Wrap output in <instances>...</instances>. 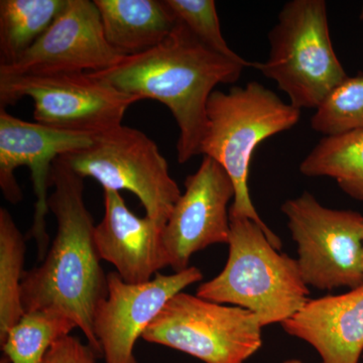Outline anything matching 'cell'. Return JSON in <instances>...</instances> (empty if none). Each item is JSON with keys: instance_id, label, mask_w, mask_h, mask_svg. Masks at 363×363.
<instances>
[{"instance_id": "6da1fadb", "label": "cell", "mask_w": 363, "mask_h": 363, "mask_svg": "<svg viewBox=\"0 0 363 363\" xmlns=\"http://www.w3.org/2000/svg\"><path fill=\"white\" fill-rule=\"evenodd\" d=\"M49 210L57 233L40 266L26 271L21 283L23 311L63 315L84 334L102 357L93 330V316L107 296V274L94 241V220L84 201V179L61 160L52 162Z\"/></svg>"}, {"instance_id": "7a4b0ae2", "label": "cell", "mask_w": 363, "mask_h": 363, "mask_svg": "<svg viewBox=\"0 0 363 363\" xmlns=\"http://www.w3.org/2000/svg\"><path fill=\"white\" fill-rule=\"evenodd\" d=\"M247 68L202 44L178 21L167 39L154 49L124 57L117 65L91 72L117 90L161 102L173 114L180 130L178 162L197 155L207 124V104L215 87L233 84Z\"/></svg>"}, {"instance_id": "3957f363", "label": "cell", "mask_w": 363, "mask_h": 363, "mask_svg": "<svg viewBox=\"0 0 363 363\" xmlns=\"http://www.w3.org/2000/svg\"><path fill=\"white\" fill-rule=\"evenodd\" d=\"M301 111L286 104L259 82L228 92L215 90L208 100L207 124L200 155L209 157L225 169L235 189L229 213L245 216L266 231L272 247L281 250V240L257 213L248 188L253 152L267 138L291 130L300 121Z\"/></svg>"}, {"instance_id": "277c9868", "label": "cell", "mask_w": 363, "mask_h": 363, "mask_svg": "<svg viewBox=\"0 0 363 363\" xmlns=\"http://www.w3.org/2000/svg\"><path fill=\"white\" fill-rule=\"evenodd\" d=\"M228 259L220 274L198 286L196 296L252 312L262 327L281 323L309 302L297 259L279 252L252 219L229 213Z\"/></svg>"}, {"instance_id": "5b68a950", "label": "cell", "mask_w": 363, "mask_h": 363, "mask_svg": "<svg viewBox=\"0 0 363 363\" xmlns=\"http://www.w3.org/2000/svg\"><path fill=\"white\" fill-rule=\"evenodd\" d=\"M269 42V58L255 69L274 80L300 111L317 109L348 77L332 45L324 0L286 2Z\"/></svg>"}, {"instance_id": "8992f818", "label": "cell", "mask_w": 363, "mask_h": 363, "mask_svg": "<svg viewBox=\"0 0 363 363\" xmlns=\"http://www.w3.org/2000/svg\"><path fill=\"white\" fill-rule=\"evenodd\" d=\"M59 159L83 179H94L104 190L133 193L147 216L162 225H166L182 195L157 143L143 131L123 124L94 135L89 147Z\"/></svg>"}, {"instance_id": "52a82bcc", "label": "cell", "mask_w": 363, "mask_h": 363, "mask_svg": "<svg viewBox=\"0 0 363 363\" xmlns=\"http://www.w3.org/2000/svg\"><path fill=\"white\" fill-rule=\"evenodd\" d=\"M262 328L247 309L181 292L167 303L143 339L204 363H245L262 347Z\"/></svg>"}, {"instance_id": "ba28073f", "label": "cell", "mask_w": 363, "mask_h": 363, "mask_svg": "<svg viewBox=\"0 0 363 363\" xmlns=\"http://www.w3.org/2000/svg\"><path fill=\"white\" fill-rule=\"evenodd\" d=\"M32 98L35 123L97 135L121 125L140 98L117 90L91 72L0 77V108Z\"/></svg>"}, {"instance_id": "9c48e42d", "label": "cell", "mask_w": 363, "mask_h": 363, "mask_svg": "<svg viewBox=\"0 0 363 363\" xmlns=\"http://www.w3.org/2000/svg\"><path fill=\"white\" fill-rule=\"evenodd\" d=\"M281 210L306 285L321 291L363 285L362 214L325 207L307 191L286 200Z\"/></svg>"}, {"instance_id": "30bf717a", "label": "cell", "mask_w": 363, "mask_h": 363, "mask_svg": "<svg viewBox=\"0 0 363 363\" xmlns=\"http://www.w3.org/2000/svg\"><path fill=\"white\" fill-rule=\"evenodd\" d=\"M93 142L94 135L28 123L0 108V188L6 201L18 204L23 196L14 171L20 167L30 169L35 204L30 238L37 243L39 262L49 250L45 217L50 211L48 189L52 162L63 155L89 147Z\"/></svg>"}, {"instance_id": "8fae6325", "label": "cell", "mask_w": 363, "mask_h": 363, "mask_svg": "<svg viewBox=\"0 0 363 363\" xmlns=\"http://www.w3.org/2000/svg\"><path fill=\"white\" fill-rule=\"evenodd\" d=\"M202 279L196 267L169 276L159 272L143 284L126 283L116 272L107 274V296L93 316V330L105 363H138V338L174 296Z\"/></svg>"}, {"instance_id": "7c38bea8", "label": "cell", "mask_w": 363, "mask_h": 363, "mask_svg": "<svg viewBox=\"0 0 363 363\" xmlns=\"http://www.w3.org/2000/svg\"><path fill=\"white\" fill-rule=\"evenodd\" d=\"M123 58L107 42L94 1L68 0L47 32L16 63L0 67V77L100 72Z\"/></svg>"}, {"instance_id": "4fadbf2b", "label": "cell", "mask_w": 363, "mask_h": 363, "mask_svg": "<svg viewBox=\"0 0 363 363\" xmlns=\"http://www.w3.org/2000/svg\"><path fill=\"white\" fill-rule=\"evenodd\" d=\"M235 189L225 169L209 157L185 180L181 195L164 227L162 241L169 267L175 272L188 269L196 252L218 243L228 245L229 203Z\"/></svg>"}, {"instance_id": "5bb4252c", "label": "cell", "mask_w": 363, "mask_h": 363, "mask_svg": "<svg viewBox=\"0 0 363 363\" xmlns=\"http://www.w3.org/2000/svg\"><path fill=\"white\" fill-rule=\"evenodd\" d=\"M104 193V219L94 229L98 255L116 267L126 283H147L169 267L162 241L164 225L133 213L121 193Z\"/></svg>"}, {"instance_id": "9a60e30c", "label": "cell", "mask_w": 363, "mask_h": 363, "mask_svg": "<svg viewBox=\"0 0 363 363\" xmlns=\"http://www.w3.org/2000/svg\"><path fill=\"white\" fill-rule=\"evenodd\" d=\"M311 345L321 363H359L363 352V285L338 296L313 298L281 324Z\"/></svg>"}, {"instance_id": "2e32d148", "label": "cell", "mask_w": 363, "mask_h": 363, "mask_svg": "<svg viewBox=\"0 0 363 363\" xmlns=\"http://www.w3.org/2000/svg\"><path fill=\"white\" fill-rule=\"evenodd\" d=\"M94 4L107 42L124 57L154 49L178 23L166 0H94Z\"/></svg>"}, {"instance_id": "e0dca14e", "label": "cell", "mask_w": 363, "mask_h": 363, "mask_svg": "<svg viewBox=\"0 0 363 363\" xmlns=\"http://www.w3.org/2000/svg\"><path fill=\"white\" fill-rule=\"evenodd\" d=\"M68 0H1L0 67L11 66L52 26Z\"/></svg>"}, {"instance_id": "ac0fdd59", "label": "cell", "mask_w": 363, "mask_h": 363, "mask_svg": "<svg viewBox=\"0 0 363 363\" xmlns=\"http://www.w3.org/2000/svg\"><path fill=\"white\" fill-rule=\"evenodd\" d=\"M306 177H328L345 194L363 202V130L323 138L303 160Z\"/></svg>"}, {"instance_id": "d6986e66", "label": "cell", "mask_w": 363, "mask_h": 363, "mask_svg": "<svg viewBox=\"0 0 363 363\" xmlns=\"http://www.w3.org/2000/svg\"><path fill=\"white\" fill-rule=\"evenodd\" d=\"M76 328L69 318L57 313H25L0 342L4 352L0 363H44L52 344Z\"/></svg>"}, {"instance_id": "ffe728a7", "label": "cell", "mask_w": 363, "mask_h": 363, "mask_svg": "<svg viewBox=\"0 0 363 363\" xmlns=\"http://www.w3.org/2000/svg\"><path fill=\"white\" fill-rule=\"evenodd\" d=\"M26 250L25 236L11 213L0 208V342L25 314L21 283Z\"/></svg>"}, {"instance_id": "44dd1931", "label": "cell", "mask_w": 363, "mask_h": 363, "mask_svg": "<svg viewBox=\"0 0 363 363\" xmlns=\"http://www.w3.org/2000/svg\"><path fill=\"white\" fill-rule=\"evenodd\" d=\"M311 128L324 138L363 130V74L348 76L319 105Z\"/></svg>"}, {"instance_id": "7402d4cb", "label": "cell", "mask_w": 363, "mask_h": 363, "mask_svg": "<svg viewBox=\"0 0 363 363\" xmlns=\"http://www.w3.org/2000/svg\"><path fill=\"white\" fill-rule=\"evenodd\" d=\"M177 20L185 25L202 44L212 51L255 68L257 62L247 61L229 48L221 33L220 23L213 0H166Z\"/></svg>"}, {"instance_id": "603a6c76", "label": "cell", "mask_w": 363, "mask_h": 363, "mask_svg": "<svg viewBox=\"0 0 363 363\" xmlns=\"http://www.w3.org/2000/svg\"><path fill=\"white\" fill-rule=\"evenodd\" d=\"M98 358L89 344L69 334L52 344L44 363H96Z\"/></svg>"}, {"instance_id": "cb8c5ba5", "label": "cell", "mask_w": 363, "mask_h": 363, "mask_svg": "<svg viewBox=\"0 0 363 363\" xmlns=\"http://www.w3.org/2000/svg\"><path fill=\"white\" fill-rule=\"evenodd\" d=\"M284 363H303V362L298 359H290V360H286V362H285Z\"/></svg>"}, {"instance_id": "d4e9b609", "label": "cell", "mask_w": 363, "mask_h": 363, "mask_svg": "<svg viewBox=\"0 0 363 363\" xmlns=\"http://www.w3.org/2000/svg\"><path fill=\"white\" fill-rule=\"evenodd\" d=\"M362 271H363V229H362Z\"/></svg>"}, {"instance_id": "484cf974", "label": "cell", "mask_w": 363, "mask_h": 363, "mask_svg": "<svg viewBox=\"0 0 363 363\" xmlns=\"http://www.w3.org/2000/svg\"><path fill=\"white\" fill-rule=\"evenodd\" d=\"M360 18H362V20H363V6H362V13H360Z\"/></svg>"}]
</instances>
